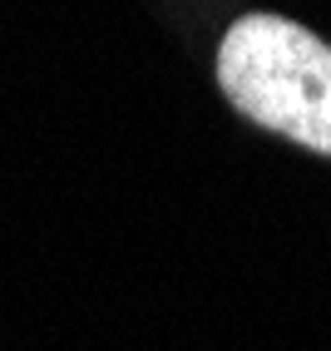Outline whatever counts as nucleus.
<instances>
[{"label": "nucleus", "mask_w": 331, "mask_h": 351, "mask_svg": "<svg viewBox=\"0 0 331 351\" xmlns=\"http://www.w3.org/2000/svg\"><path fill=\"white\" fill-rule=\"evenodd\" d=\"M228 104L292 144L331 154V45L282 15H243L218 45Z\"/></svg>", "instance_id": "obj_1"}]
</instances>
